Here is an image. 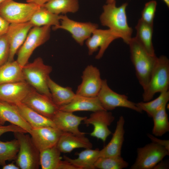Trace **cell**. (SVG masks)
Returning <instances> with one entry per match:
<instances>
[{"mask_svg":"<svg viewBox=\"0 0 169 169\" xmlns=\"http://www.w3.org/2000/svg\"><path fill=\"white\" fill-rule=\"evenodd\" d=\"M169 87V60L163 55L157 57L149 81L143 89V101L151 100L155 94L168 90Z\"/></svg>","mask_w":169,"mask_h":169,"instance_id":"obj_3","label":"cell"},{"mask_svg":"<svg viewBox=\"0 0 169 169\" xmlns=\"http://www.w3.org/2000/svg\"><path fill=\"white\" fill-rule=\"evenodd\" d=\"M59 25L53 27V29L65 30L70 33L72 38L80 45L82 46L85 40L91 35L93 32L98 28L97 24L90 22H81L69 18L66 15H61Z\"/></svg>","mask_w":169,"mask_h":169,"instance_id":"obj_10","label":"cell"},{"mask_svg":"<svg viewBox=\"0 0 169 169\" xmlns=\"http://www.w3.org/2000/svg\"><path fill=\"white\" fill-rule=\"evenodd\" d=\"M22 102L39 114L52 119L59 107L51 98L40 93L32 87Z\"/></svg>","mask_w":169,"mask_h":169,"instance_id":"obj_11","label":"cell"},{"mask_svg":"<svg viewBox=\"0 0 169 169\" xmlns=\"http://www.w3.org/2000/svg\"><path fill=\"white\" fill-rule=\"evenodd\" d=\"M0 116L5 122L19 126L30 133L32 127L23 117L15 104L0 100Z\"/></svg>","mask_w":169,"mask_h":169,"instance_id":"obj_22","label":"cell"},{"mask_svg":"<svg viewBox=\"0 0 169 169\" xmlns=\"http://www.w3.org/2000/svg\"><path fill=\"white\" fill-rule=\"evenodd\" d=\"M169 162L168 160H162L154 167V169H169Z\"/></svg>","mask_w":169,"mask_h":169,"instance_id":"obj_41","label":"cell"},{"mask_svg":"<svg viewBox=\"0 0 169 169\" xmlns=\"http://www.w3.org/2000/svg\"><path fill=\"white\" fill-rule=\"evenodd\" d=\"M22 132L24 133L27 132L24 130L17 125L12 124L7 125H0V136L4 133L8 132Z\"/></svg>","mask_w":169,"mask_h":169,"instance_id":"obj_37","label":"cell"},{"mask_svg":"<svg viewBox=\"0 0 169 169\" xmlns=\"http://www.w3.org/2000/svg\"><path fill=\"white\" fill-rule=\"evenodd\" d=\"M42 6L57 15L75 13L79 8L78 0H50Z\"/></svg>","mask_w":169,"mask_h":169,"instance_id":"obj_29","label":"cell"},{"mask_svg":"<svg viewBox=\"0 0 169 169\" xmlns=\"http://www.w3.org/2000/svg\"><path fill=\"white\" fill-rule=\"evenodd\" d=\"M9 24L0 15V36L6 33Z\"/></svg>","mask_w":169,"mask_h":169,"instance_id":"obj_39","label":"cell"},{"mask_svg":"<svg viewBox=\"0 0 169 169\" xmlns=\"http://www.w3.org/2000/svg\"><path fill=\"white\" fill-rule=\"evenodd\" d=\"M24 81L22 67L16 60L0 66V84Z\"/></svg>","mask_w":169,"mask_h":169,"instance_id":"obj_26","label":"cell"},{"mask_svg":"<svg viewBox=\"0 0 169 169\" xmlns=\"http://www.w3.org/2000/svg\"><path fill=\"white\" fill-rule=\"evenodd\" d=\"M154 125L152 133L156 136H161L169 131V122L166 111V106H164L153 115Z\"/></svg>","mask_w":169,"mask_h":169,"instance_id":"obj_33","label":"cell"},{"mask_svg":"<svg viewBox=\"0 0 169 169\" xmlns=\"http://www.w3.org/2000/svg\"><path fill=\"white\" fill-rule=\"evenodd\" d=\"M59 110L73 113L78 111L94 112L105 110L97 96L89 97L76 94L69 103L59 107Z\"/></svg>","mask_w":169,"mask_h":169,"instance_id":"obj_20","label":"cell"},{"mask_svg":"<svg viewBox=\"0 0 169 169\" xmlns=\"http://www.w3.org/2000/svg\"><path fill=\"white\" fill-rule=\"evenodd\" d=\"M61 152L56 146L40 151V165L42 169H57L61 160Z\"/></svg>","mask_w":169,"mask_h":169,"instance_id":"obj_31","label":"cell"},{"mask_svg":"<svg viewBox=\"0 0 169 169\" xmlns=\"http://www.w3.org/2000/svg\"><path fill=\"white\" fill-rule=\"evenodd\" d=\"M115 119L111 112L102 110L93 112L89 117H87L83 121L87 125H93L94 129L90 133L91 136L100 139L105 142L107 137L112 134L109 126Z\"/></svg>","mask_w":169,"mask_h":169,"instance_id":"obj_12","label":"cell"},{"mask_svg":"<svg viewBox=\"0 0 169 169\" xmlns=\"http://www.w3.org/2000/svg\"><path fill=\"white\" fill-rule=\"evenodd\" d=\"M61 18V15L52 13L42 6L34 12L29 21L33 27H55L59 25Z\"/></svg>","mask_w":169,"mask_h":169,"instance_id":"obj_28","label":"cell"},{"mask_svg":"<svg viewBox=\"0 0 169 169\" xmlns=\"http://www.w3.org/2000/svg\"><path fill=\"white\" fill-rule=\"evenodd\" d=\"M128 162L121 156L111 157H100L95 164V169H122L127 167Z\"/></svg>","mask_w":169,"mask_h":169,"instance_id":"obj_34","label":"cell"},{"mask_svg":"<svg viewBox=\"0 0 169 169\" xmlns=\"http://www.w3.org/2000/svg\"><path fill=\"white\" fill-rule=\"evenodd\" d=\"M31 88L25 81L0 84V100L13 104L22 102Z\"/></svg>","mask_w":169,"mask_h":169,"instance_id":"obj_17","label":"cell"},{"mask_svg":"<svg viewBox=\"0 0 169 169\" xmlns=\"http://www.w3.org/2000/svg\"><path fill=\"white\" fill-rule=\"evenodd\" d=\"M33 27L29 21L10 24L6 33L10 47L8 61L14 60L15 54L23 43L29 31Z\"/></svg>","mask_w":169,"mask_h":169,"instance_id":"obj_16","label":"cell"},{"mask_svg":"<svg viewBox=\"0 0 169 169\" xmlns=\"http://www.w3.org/2000/svg\"><path fill=\"white\" fill-rule=\"evenodd\" d=\"M125 120L120 116L112 138L109 143L100 150V157H111L121 156V150L124 141Z\"/></svg>","mask_w":169,"mask_h":169,"instance_id":"obj_19","label":"cell"},{"mask_svg":"<svg viewBox=\"0 0 169 169\" xmlns=\"http://www.w3.org/2000/svg\"><path fill=\"white\" fill-rule=\"evenodd\" d=\"M78 157L72 159L66 156H64L66 160L77 167L78 169H94L95 164L100 157V150L91 148L85 149L80 152L77 153Z\"/></svg>","mask_w":169,"mask_h":169,"instance_id":"obj_27","label":"cell"},{"mask_svg":"<svg viewBox=\"0 0 169 169\" xmlns=\"http://www.w3.org/2000/svg\"><path fill=\"white\" fill-rule=\"evenodd\" d=\"M6 122L3 120L0 116V125H4Z\"/></svg>","mask_w":169,"mask_h":169,"instance_id":"obj_44","label":"cell"},{"mask_svg":"<svg viewBox=\"0 0 169 169\" xmlns=\"http://www.w3.org/2000/svg\"><path fill=\"white\" fill-rule=\"evenodd\" d=\"M7 0H0V5Z\"/></svg>","mask_w":169,"mask_h":169,"instance_id":"obj_47","label":"cell"},{"mask_svg":"<svg viewBox=\"0 0 169 169\" xmlns=\"http://www.w3.org/2000/svg\"><path fill=\"white\" fill-rule=\"evenodd\" d=\"M82 81L78 86L76 94L84 96H97L102 80L99 69L92 65L87 66L82 72Z\"/></svg>","mask_w":169,"mask_h":169,"instance_id":"obj_13","label":"cell"},{"mask_svg":"<svg viewBox=\"0 0 169 169\" xmlns=\"http://www.w3.org/2000/svg\"><path fill=\"white\" fill-rule=\"evenodd\" d=\"M137 156L131 169H151L166 156L169 151L163 146L152 142L137 150Z\"/></svg>","mask_w":169,"mask_h":169,"instance_id":"obj_8","label":"cell"},{"mask_svg":"<svg viewBox=\"0 0 169 169\" xmlns=\"http://www.w3.org/2000/svg\"><path fill=\"white\" fill-rule=\"evenodd\" d=\"M25 133L15 132L19 149L15 160L16 165L21 169H38L40 165V151L33 143L31 137Z\"/></svg>","mask_w":169,"mask_h":169,"instance_id":"obj_5","label":"cell"},{"mask_svg":"<svg viewBox=\"0 0 169 169\" xmlns=\"http://www.w3.org/2000/svg\"><path fill=\"white\" fill-rule=\"evenodd\" d=\"M19 147L16 139L7 141H0V166H4L7 161L15 160Z\"/></svg>","mask_w":169,"mask_h":169,"instance_id":"obj_32","label":"cell"},{"mask_svg":"<svg viewBox=\"0 0 169 169\" xmlns=\"http://www.w3.org/2000/svg\"><path fill=\"white\" fill-rule=\"evenodd\" d=\"M157 5L156 1L154 0L146 3L142 11L140 18L147 23L153 24Z\"/></svg>","mask_w":169,"mask_h":169,"instance_id":"obj_35","label":"cell"},{"mask_svg":"<svg viewBox=\"0 0 169 169\" xmlns=\"http://www.w3.org/2000/svg\"><path fill=\"white\" fill-rule=\"evenodd\" d=\"M51 27L35 26L30 30L25 40L17 52L16 60L22 67L28 63L34 50L49 40L50 37Z\"/></svg>","mask_w":169,"mask_h":169,"instance_id":"obj_6","label":"cell"},{"mask_svg":"<svg viewBox=\"0 0 169 169\" xmlns=\"http://www.w3.org/2000/svg\"><path fill=\"white\" fill-rule=\"evenodd\" d=\"M136 40L150 54L156 55L152 42L153 24L147 23L141 18L136 26Z\"/></svg>","mask_w":169,"mask_h":169,"instance_id":"obj_24","label":"cell"},{"mask_svg":"<svg viewBox=\"0 0 169 169\" xmlns=\"http://www.w3.org/2000/svg\"><path fill=\"white\" fill-rule=\"evenodd\" d=\"M62 131L57 127L44 126L32 128L29 134L39 151L56 146Z\"/></svg>","mask_w":169,"mask_h":169,"instance_id":"obj_15","label":"cell"},{"mask_svg":"<svg viewBox=\"0 0 169 169\" xmlns=\"http://www.w3.org/2000/svg\"><path fill=\"white\" fill-rule=\"evenodd\" d=\"M128 4L125 3L117 7L116 1L106 3L103 6V11L100 17L102 25L108 27L127 44L132 38L133 33L127 22L126 9Z\"/></svg>","mask_w":169,"mask_h":169,"instance_id":"obj_1","label":"cell"},{"mask_svg":"<svg viewBox=\"0 0 169 169\" xmlns=\"http://www.w3.org/2000/svg\"><path fill=\"white\" fill-rule=\"evenodd\" d=\"M15 104L23 117L32 128L44 126L57 127L51 119L37 112L22 102Z\"/></svg>","mask_w":169,"mask_h":169,"instance_id":"obj_23","label":"cell"},{"mask_svg":"<svg viewBox=\"0 0 169 169\" xmlns=\"http://www.w3.org/2000/svg\"><path fill=\"white\" fill-rule=\"evenodd\" d=\"M10 47L6 34L0 36V66L8 61Z\"/></svg>","mask_w":169,"mask_h":169,"instance_id":"obj_36","label":"cell"},{"mask_svg":"<svg viewBox=\"0 0 169 169\" xmlns=\"http://www.w3.org/2000/svg\"><path fill=\"white\" fill-rule=\"evenodd\" d=\"M56 146L61 153H68L76 148H92L93 145L84 136L62 132Z\"/></svg>","mask_w":169,"mask_h":169,"instance_id":"obj_21","label":"cell"},{"mask_svg":"<svg viewBox=\"0 0 169 169\" xmlns=\"http://www.w3.org/2000/svg\"><path fill=\"white\" fill-rule=\"evenodd\" d=\"M97 97L105 110H112L117 107H122L140 113L142 112L137 106L136 103L129 100L126 95L113 90L109 87L106 79H103L101 87Z\"/></svg>","mask_w":169,"mask_h":169,"instance_id":"obj_9","label":"cell"},{"mask_svg":"<svg viewBox=\"0 0 169 169\" xmlns=\"http://www.w3.org/2000/svg\"><path fill=\"white\" fill-rule=\"evenodd\" d=\"M128 45L136 77L143 90L148 82L157 57L149 54L134 37Z\"/></svg>","mask_w":169,"mask_h":169,"instance_id":"obj_2","label":"cell"},{"mask_svg":"<svg viewBox=\"0 0 169 169\" xmlns=\"http://www.w3.org/2000/svg\"><path fill=\"white\" fill-rule=\"evenodd\" d=\"M3 169H19V167L17 166L16 164H15L13 162L8 164H6L5 165L3 166Z\"/></svg>","mask_w":169,"mask_h":169,"instance_id":"obj_43","label":"cell"},{"mask_svg":"<svg viewBox=\"0 0 169 169\" xmlns=\"http://www.w3.org/2000/svg\"><path fill=\"white\" fill-rule=\"evenodd\" d=\"M50 0H26L27 3H32L40 6H43L44 4Z\"/></svg>","mask_w":169,"mask_h":169,"instance_id":"obj_42","label":"cell"},{"mask_svg":"<svg viewBox=\"0 0 169 169\" xmlns=\"http://www.w3.org/2000/svg\"><path fill=\"white\" fill-rule=\"evenodd\" d=\"M165 3L166 6L169 7V0H162Z\"/></svg>","mask_w":169,"mask_h":169,"instance_id":"obj_45","label":"cell"},{"mask_svg":"<svg viewBox=\"0 0 169 169\" xmlns=\"http://www.w3.org/2000/svg\"><path fill=\"white\" fill-rule=\"evenodd\" d=\"M116 0H106V3H111Z\"/></svg>","mask_w":169,"mask_h":169,"instance_id":"obj_46","label":"cell"},{"mask_svg":"<svg viewBox=\"0 0 169 169\" xmlns=\"http://www.w3.org/2000/svg\"><path fill=\"white\" fill-rule=\"evenodd\" d=\"M57 169H78L74 165L68 161L64 160L61 161L57 167Z\"/></svg>","mask_w":169,"mask_h":169,"instance_id":"obj_40","label":"cell"},{"mask_svg":"<svg viewBox=\"0 0 169 169\" xmlns=\"http://www.w3.org/2000/svg\"><path fill=\"white\" fill-rule=\"evenodd\" d=\"M48 85L52 99L59 107L69 103L76 95L71 87L62 86L54 81L50 77L48 79Z\"/></svg>","mask_w":169,"mask_h":169,"instance_id":"obj_25","label":"cell"},{"mask_svg":"<svg viewBox=\"0 0 169 169\" xmlns=\"http://www.w3.org/2000/svg\"><path fill=\"white\" fill-rule=\"evenodd\" d=\"M92 34L86 40V44L89 55H92L100 48L99 51L95 57L97 59H100L110 44L115 39L119 38L109 29H102L98 28L93 32Z\"/></svg>","mask_w":169,"mask_h":169,"instance_id":"obj_14","label":"cell"},{"mask_svg":"<svg viewBox=\"0 0 169 169\" xmlns=\"http://www.w3.org/2000/svg\"><path fill=\"white\" fill-rule=\"evenodd\" d=\"M40 6L32 3H23L7 0L0 5V15L10 23L29 21Z\"/></svg>","mask_w":169,"mask_h":169,"instance_id":"obj_7","label":"cell"},{"mask_svg":"<svg viewBox=\"0 0 169 169\" xmlns=\"http://www.w3.org/2000/svg\"><path fill=\"white\" fill-rule=\"evenodd\" d=\"M22 71L25 81L38 92L51 98L48 85L52 71L51 66L45 64L41 57H38L23 66Z\"/></svg>","mask_w":169,"mask_h":169,"instance_id":"obj_4","label":"cell"},{"mask_svg":"<svg viewBox=\"0 0 169 169\" xmlns=\"http://www.w3.org/2000/svg\"><path fill=\"white\" fill-rule=\"evenodd\" d=\"M87 117L74 115L73 112L59 110L52 119L56 127L62 132L85 136L86 133L80 131L79 126Z\"/></svg>","mask_w":169,"mask_h":169,"instance_id":"obj_18","label":"cell"},{"mask_svg":"<svg viewBox=\"0 0 169 169\" xmlns=\"http://www.w3.org/2000/svg\"><path fill=\"white\" fill-rule=\"evenodd\" d=\"M147 136L152 142L156 143L163 146L169 151V140L160 139L154 136L149 134H148Z\"/></svg>","mask_w":169,"mask_h":169,"instance_id":"obj_38","label":"cell"},{"mask_svg":"<svg viewBox=\"0 0 169 169\" xmlns=\"http://www.w3.org/2000/svg\"><path fill=\"white\" fill-rule=\"evenodd\" d=\"M169 100L168 90L160 93L159 96L154 100L146 102H140L136 104L140 110L145 112L149 117L152 118L156 112L164 106H166Z\"/></svg>","mask_w":169,"mask_h":169,"instance_id":"obj_30","label":"cell"}]
</instances>
